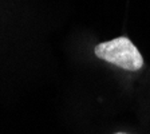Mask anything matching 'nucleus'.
Masks as SVG:
<instances>
[{"label": "nucleus", "mask_w": 150, "mask_h": 134, "mask_svg": "<svg viewBox=\"0 0 150 134\" xmlns=\"http://www.w3.org/2000/svg\"><path fill=\"white\" fill-rule=\"evenodd\" d=\"M94 52L99 59L126 71H138L144 66V58L139 50L127 36H118L102 42L95 46Z\"/></svg>", "instance_id": "f257e3e1"}, {"label": "nucleus", "mask_w": 150, "mask_h": 134, "mask_svg": "<svg viewBox=\"0 0 150 134\" xmlns=\"http://www.w3.org/2000/svg\"><path fill=\"white\" fill-rule=\"evenodd\" d=\"M115 134H126V133H115Z\"/></svg>", "instance_id": "f03ea898"}]
</instances>
